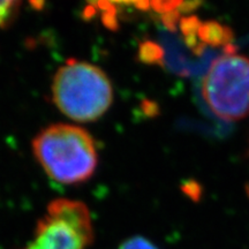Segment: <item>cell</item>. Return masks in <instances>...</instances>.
Returning <instances> with one entry per match:
<instances>
[{
    "mask_svg": "<svg viewBox=\"0 0 249 249\" xmlns=\"http://www.w3.org/2000/svg\"><path fill=\"white\" fill-rule=\"evenodd\" d=\"M33 151L49 178L61 185L87 181L98 165L92 136L75 124H54L40 130L33 141Z\"/></svg>",
    "mask_w": 249,
    "mask_h": 249,
    "instance_id": "obj_1",
    "label": "cell"
},
{
    "mask_svg": "<svg viewBox=\"0 0 249 249\" xmlns=\"http://www.w3.org/2000/svg\"><path fill=\"white\" fill-rule=\"evenodd\" d=\"M51 92L58 110L77 123L98 120L113 102V88L104 71L77 59H70L57 71Z\"/></svg>",
    "mask_w": 249,
    "mask_h": 249,
    "instance_id": "obj_2",
    "label": "cell"
},
{
    "mask_svg": "<svg viewBox=\"0 0 249 249\" xmlns=\"http://www.w3.org/2000/svg\"><path fill=\"white\" fill-rule=\"evenodd\" d=\"M201 91L218 119L233 123L249 117V58L227 48L208 68Z\"/></svg>",
    "mask_w": 249,
    "mask_h": 249,
    "instance_id": "obj_3",
    "label": "cell"
},
{
    "mask_svg": "<svg viewBox=\"0 0 249 249\" xmlns=\"http://www.w3.org/2000/svg\"><path fill=\"white\" fill-rule=\"evenodd\" d=\"M93 241V227L85 203L58 198L48 205L31 242L35 249H86Z\"/></svg>",
    "mask_w": 249,
    "mask_h": 249,
    "instance_id": "obj_4",
    "label": "cell"
},
{
    "mask_svg": "<svg viewBox=\"0 0 249 249\" xmlns=\"http://www.w3.org/2000/svg\"><path fill=\"white\" fill-rule=\"evenodd\" d=\"M96 2L102 9H111L114 5H121V6H136L138 8L141 9H148L150 5L154 6L156 0H92Z\"/></svg>",
    "mask_w": 249,
    "mask_h": 249,
    "instance_id": "obj_5",
    "label": "cell"
},
{
    "mask_svg": "<svg viewBox=\"0 0 249 249\" xmlns=\"http://www.w3.org/2000/svg\"><path fill=\"white\" fill-rule=\"evenodd\" d=\"M21 0H0V28L5 27L17 13Z\"/></svg>",
    "mask_w": 249,
    "mask_h": 249,
    "instance_id": "obj_6",
    "label": "cell"
},
{
    "mask_svg": "<svg viewBox=\"0 0 249 249\" xmlns=\"http://www.w3.org/2000/svg\"><path fill=\"white\" fill-rule=\"evenodd\" d=\"M118 249H160L154 242L143 236H133V238L127 239L119 246Z\"/></svg>",
    "mask_w": 249,
    "mask_h": 249,
    "instance_id": "obj_7",
    "label": "cell"
},
{
    "mask_svg": "<svg viewBox=\"0 0 249 249\" xmlns=\"http://www.w3.org/2000/svg\"><path fill=\"white\" fill-rule=\"evenodd\" d=\"M23 249H35V248H34V247H33V245H31V244H29V245H28V246H27V247H26V248H23Z\"/></svg>",
    "mask_w": 249,
    "mask_h": 249,
    "instance_id": "obj_8",
    "label": "cell"
}]
</instances>
